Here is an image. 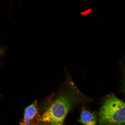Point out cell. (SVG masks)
Masks as SVG:
<instances>
[{"label": "cell", "mask_w": 125, "mask_h": 125, "mask_svg": "<svg viewBox=\"0 0 125 125\" xmlns=\"http://www.w3.org/2000/svg\"><path fill=\"white\" fill-rule=\"evenodd\" d=\"M74 94L62 93L40 117L39 121L43 125H62L65 117L76 101Z\"/></svg>", "instance_id": "6da1fadb"}, {"label": "cell", "mask_w": 125, "mask_h": 125, "mask_svg": "<svg viewBox=\"0 0 125 125\" xmlns=\"http://www.w3.org/2000/svg\"><path fill=\"white\" fill-rule=\"evenodd\" d=\"M102 125H125V103L115 96L104 100L98 115Z\"/></svg>", "instance_id": "7a4b0ae2"}, {"label": "cell", "mask_w": 125, "mask_h": 125, "mask_svg": "<svg viewBox=\"0 0 125 125\" xmlns=\"http://www.w3.org/2000/svg\"><path fill=\"white\" fill-rule=\"evenodd\" d=\"M79 121L84 125H97L96 115L95 112L83 108Z\"/></svg>", "instance_id": "3957f363"}, {"label": "cell", "mask_w": 125, "mask_h": 125, "mask_svg": "<svg viewBox=\"0 0 125 125\" xmlns=\"http://www.w3.org/2000/svg\"><path fill=\"white\" fill-rule=\"evenodd\" d=\"M38 112L37 102L35 101L25 109L23 121H30L37 115Z\"/></svg>", "instance_id": "277c9868"}, {"label": "cell", "mask_w": 125, "mask_h": 125, "mask_svg": "<svg viewBox=\"0 0 125 125\" xmlns=\"http://www.w3.org/2000/svg\"><path fill=\"white\" fill-rule=\"evenodd\" d=\"M91 10V9H88V10H85V11L82 12L81 14H82L83 15H88L90 13Z\"/></svg>", "instance_id": "5b68a950"}, {"label": "cell", "mask_w": 125, "mask_h": 125, "mask_svg": "<svg viewBox=\"0 0 125 125\" xmlns=\"http://www.w3.org/2000/svg\"><path fill=\"white\" fill-rule=\"evenodd\" d=\"M20 125H31L30 121L24 122L23 121L20 123Z\"/></svg>", "instance_id": "8992f818"}, {"label": "cell", "mask_w": 125, "mask_h": 125, "mask_svg": "<svg viewBox=\"0 0 125 125\" xmlns=\"http://www.w3.org/2000/svg\"><path fill=\"white\" fill-rule=\"evenodd\" d=\"M3 54V51L1 48L0 47V56Z\"/></svg>", "instance_id": "52a82bcc"}]
</instances>
